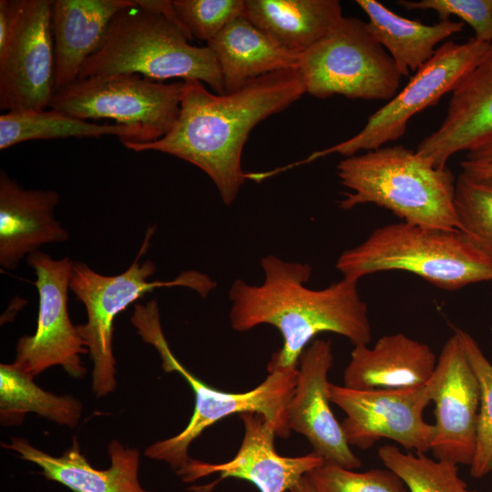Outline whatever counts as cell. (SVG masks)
Instances as JSON below:
<instances>
[{
	"label": "cell",
	"mask_w": 492,
	"mask_h": 492,
	"mask_svg": "<svg viewBox=\"0 0 492 492\" xmlns=\"http://www.w3.org/2000/svg\"><path fill=\"white\" fill-rule=\"evenodd\" d=\"M183 82L179 114L171 129L154 141L124 146L190 162L210 177L222 201L231 205L247 179L241 153L251 131L306 93L302 73L299 68L272 72L222 95L196 79Z\"/></svg>",
	"instance_id": "obj_1"
},
{
	"label": "cell",
	"mask_w": 492,
	"mask_h": 492,
	"mask_svg": "<svg viewBox=\"0 0 492 492\" xmlns=\"http://www.w3.org/2000/svg\"><path fill=\"white\" fill-rule=\"evenodd\" d=\"M261 266L264 273L261 284L251 285L240 279L231 284L230 322L237 332L262 324L278 329L283 343L272 354L267 371L298 367L303 350L323 332L343 335L354 346L369 344L372 327L357 282L343 278L313 290L306 286L312 275L307 263L267 255Z\"/></svg>",
	"instance_id": "obj_2"
},
{
	"label": "cell",
	"mask_w": 492,
	"mask_h": 492,
	"mask_svg": "<svg viewBox=\"0 0 492 492\" xmlns=\"http://www.w3.org/2000/svg\"><path fill=\"white\" fill-rule=\"evenodd\" d=\"M337 175L350 190L339 201L342 210L373 203L406 223L458 231L456 179L446 167H434L415 150L384 146L347 157L338 163Z\"/></svg>",
	"instance_id": "obj_3"
},
{
	"label": "cell",
	"mask_w": 492,
	"mask_h": 492,
	"mask_svg": "<svg viewBox=\"0 0 492 492\" xmlns=\"http://www.w3.org/2000/svg\"><path fill=\"white\" fill-rule=\"evenodd\" d=\"M130 320L142 340L159 354L164 372L179 374L195 395L194 411L187 426L178 435L149 446L146 456L164 461L177 472L189 463V447L205 429L229 415L248 412L264 415L274 425L277 436L286 438L291 435L288 406L296 384L297 367L269 370L265 379L250 391H221L195 376L174 356L162 331L155 300L136 303Z\"/></svg>",
	"instance_id": "obj_4"
},
{
	"label": "cell",
	"mask_w": 492,
	"mask_h": 492,
	"mask_svg": "<svg viewBox=\"0 0 492 492\" xmlns=\"http://www.w3.org/2000/svg\"><path fill=\"white\" fill-rule=\"evenodd\" d=\"M335 268L343 278L357 282L379 272H409L446 291L492 281V259L461 232L405 221L374 230L361 244L342 252Z\"/></svg>",
	"instance_id": "obj_5"
},
{
	"label": "cell",
	"mask_w": 492,
	"mask_h": 492,
	"mask_svg": "<svg viewBox=\"0 0 492 492\" xmlns=\"http://www.w3.org/2000/svg\"><path fill=\"white\" fill-rule=\"evenodd\" d=\"M138 74L153 80L196 79L225 94L220 68L210 46L190 44L164 16L136 6L119 11L78 78Z\"/></svg>",
	"instance_id": "obj_6"
},
{
	"label": "cell",
	"mask_w": 492,
	"mask_h": 492,
	"mask_svg": "<svg viewBox=\"0 0 492 492\" xmlns=\"http://www.w3.org/2000/svg\"><path fill=\"white\" fill-rule=\"evenodd\" d=\"M153 232L154 228L147 231L130 266L117 275H104L83 261L74 262L69 289L87 311V323L77 328L94 364L92 389L97 396L108 395L117 385L112 342L114 320L118 313L157 288L182 286L206 297L217 285L208 275L196 271L181 272L171 281H149L156 266L150 260L140 261V258L149 247Z\"/></svg>",
	"instance_id": "obj_7"
},
{
	"label": "cell",
	"mask_w": 492,
	"mask_h": 492,
	"mask_svg": "<svg viewBox=\"0 0 492 492\" xmlns=\"http://www.w3.org/2000/svg\"><path fill=\"white\" fill-rule=\"evenodd\" d=\"M309 95L325 99L386 100L398 92L402 75L374 39L367 22L343 16L321 40L301 54L299 67Z\"/></svg>",
	"instance_id": "obj_8"
},
{
	"label": "cell",
	"mask_w": 492,
	"mask_h": 492,
	"mask_svg": "<svg viewBox=\"0 0 492 492\" xmlns=\"http://www.w3.org/2000/svg\"><path fill=\"white\" fill-rule=\"evenodd\" d=\"M183 86L138 74L93 76L57 90L48 108L84 120H114L144 132L151 142L175 124Z\"/></svg>",
	"instance_id": "obj_9"
},
{
	"label": "cell",
	"mask_w": 492,
	"mask_h": 492,
	"mask_svg": "<svg viewBox=\"0 0 492 492\" xmlns=\"http://www.w3.org/2000/svg\"><path fill=\"white\" fill-rule=\"evenodd\" d=\"M490 44L474 37L463 44L451 40L436 48L433 56L410 78L405 87L373 113L354 136L330 148L314 151L305 159L284 167L310 163L331 154L345 158L360 150L370 151L401 138L409 120L425 108L436 105L477 65Z\"/></svg>",
	"instance_id": "obj_10"
},
{
	"label": "cell",
	"mask_w": 492,
	"mask_h": 492,
	"mask_svg": "<svg viewBox=\"0 0 492 492\" xmlns=\"http://www.w3.org/2000/svg\"><path fill=\"white\" fill-rule=\"evenodd\" d=\"M11 2V28L0 47V109L43 110L56 93L54 1Z\"/></svg>",
	"instance_id": "obj_11"
},
{
	"label": "cell",
	"mask_w": 492,
	"mask_h": 492,
	"mask_svg": "<svg viewBox=\"0 0 492 492\" xmlns=\"http://www.w3.org/2000/svg\"><path fill=\"white\" fill-rule=\"evenodd\" d=\"M26 261L36 275L37 323L33 335L18 340L12 364L33 379L54 365L62 366L74 378H82L87 369L80 355L88 350L67 311L75 261L68 257L53 259L39 250L28 255Z\"/></svg>",
	"instance_id": "obj_12"
},
{
	"label": "cell",
	"mask_w": 492,
	"mask_h": 492,
	"mask_svg": "<svg viewBox=\"0 0 492 492\" xmlns=\"http://www.w3.org/2000/svg\"><path fill=\"white\" fill-rule=\"evenodd\" d=\"M328 391L330 402L346 415L341 426L349 446L365 450L387 438L406 451L431 450L435 426L424 419V410L432 401L430 381L417 387L374 390L330 383Z\"/></svg>",
	"instance_id": "obj_13"
},
{
	"label": "cell",
	"mask_w": 492,
	"mask_h": 492,
	"mask_svg": "<svg viewBox=\"0 0 492 492\" xmlns=\"http://www.w3.org/2000/svg\"><path fill=\"white\" fill-rule=\"evenodd\" d=\"M435 403V458L471 466L477 446L480 387L456 331L445 343L430 380Z\"/></svg>",
	"instance_id": "obj_14"
},
{
	"label": "cell",
	"mask_w": 492,
	"mask_h": 492,
	"mask_svg": "<svg viewBox=\"0 0 492 492\" xmlns=\"http://www.w3.org/2000/svg\"><path fill=\"white\" fill-rule=\"evenodd\" d=\"M333 364L330 340H313L303 350L288 406V425L302 435L325 462L355 469L362 462L352 451L330 406L328 374Z\"/></svg>",
	"instance_id": "obj_15"
},
{
	"label": "cell",
	"mask_w": 492,
	"mask_h": 492,
	"mask_svg": "<svg viewBox=\"0 0 492 492\" xmlns=\"http://www.w3.org/2000/svg\"><path fill=\"white\" fill-rule=\"evenodd\" d=\"M244 435L235 456L220 464L206 463L190 458L176 473L185 482H192L219 473V480L236 477L254 484L261 492H285L302 477L324 463L315 452L300 456H283L274 447V425L258 413L240 415Z\"/></svg>",
	"instance_id": "obj_16"
},
{
	"label": "cell",
	"mask_w": 492,
	"mask_h": 492,
	"mask_svg": "<svg viewBox=\"0 0 492 492\" xmlns=\"http://www.w3.org/2000/svg\"><path fill=\"white\" fill-rule=\"evenodd\" d=\"M492 137V43L477 65L452 91L446 115L439 128L423 138L415 151L434 167L468 151Z\"/></svg>",
	"instance_id": "obj_17"
},
{
	"label": "cell",
	"mask_w": 492,
	"mask_h": 492,
	"mask_svg": "<svg viewBox=\"0 0 492 492\" xmlns=\"http://www.w3.org/2000/svg\"><path fill=\"white\" fill-rule=\"evenodd\" d=\"M59 202L52 190L23 188L5 170L0 172V266L15 270L41 246L63 242L69 233L54 214Z\"/></svg>",
	"instance_id": "obj_18"
},
{
	"label": "cell",
	"mask_w": 492,
	"mask_h": 492,
	"mask_svg": "<svg viewBox=\"0 0 492 492\" xmlns=\"http://www.w3.org/2000/svg\"><path fill=\"white\" fill-rule=\"evenodd\" d=\"M437 357L424 343L403 333L384 335L373 347L355 345L343 372V385L357 390L399 389L426 384Z\"/></svg>",
	"instance_id": "obj_19"
},
{
	"label": "cell",
	"mask_w": 492,
	"mask_h": 492,
	"mask_svg": "<svg viewBox=\"0 0 492 492\" xmlns=\"http://www.w3.org/2000/svg\"><path fill=\"white\" fill-rule=\"evenodd\" d=\"M3 446L35 463L46 478L74 492H148L138 478V449L125 446L117 440L108 445L110 466L105 470L96 469L88 463L76 438L61 456L45 453L23 437H11L10 443Z\"/></svg>",
	"instance_id": "obj_20"
},
{
	"label": "cell",
	"mask_w": 492,
	"mask_h": 492,
	"mask_svg": "<svg viewBox=\"0 0 492 492\" xmlns=\"http://www.w3.org/2000/svg\"><path fill=\"white\" fill-rule=\"evenodd\" d=\"M136 5V0L53 2L56 92L78 79L85 61L101 46L114 16Z\"/></svg>",
	"instance_id": "obj_21"
},
{
	"label": "cell",
	"mask_w": 492,
	"mask_h": 492,
	"mask_svg": "<svg viewBox=\"0 0 492 492\" xmlns=\"http://www.w3.org/2000/svg\"><path fill=\"white\" fill-rule=\"evenodd\" d=\"M207 44L219 63L225 94L261 76L299 67L301 55L282 47L244 15Z\"/></svg>",
	"instance_id": "obj_22"
},
{
	"label": "cell",
	"mask_w": 492,
	"mask_h": 492,
	"mask_svg": "<svg viewBox=\"0 0 492 492\" xmlns=\"http://www.w3.org/2000/svg\"><path fill=\"white\" fill-rule=\"evenodd\" d=\"M243 15L284 49L302 54L343 18L337 0H244Z\"/></svg>",
	"instance_id": "obj_23"
},
{
	"label": "cell",
	"mask_w": 492,
	"mask_h": 492,
	"mask_svg": "<svg viewBox=\"0 0 492 492\" xmlns=\"http://www.w3.org/2000/svg\"><path fill=\"white\" fill-rule=\"evenodd\" d=\"M368 17L374 39L388 52L402 77L416 72L435 54L436 45L463 31L465 24L442 20L425 25L398 15L375 0H356Z\"/></svg>",
	"instance_id": "obj_24"
},
{
	"label": "cell",
	"mask_w": 492,
	"mask_h": 492,
	"mask_svg": "<svg viewBox=\"0 0 492 492\" xmlns=\"http://www.w3.org/2000/svg\"><path fill=\"white\" fill-rule=\"evenodd\" d=\"M116 136L126 143L149 142L136 128L118 123L98 124L74 118L56 109L5 112L0 116V149L34 139L100 138Z\"/></svg>",
	"instance_id": "obj_25"
},
{
	"label": "cell",
	"mask_w": 492,
	"mask_h": 492,
	"mask_svg": "<svg viewBox=\"0 0 492 492\" xmlns=\"http://www.w3.org/2000/svg\"><path fill=\"white\" fill-rule=\"evenodd\" d=\"M33 412L61 425L75 427L82 405L70 395H56L38 387L12 364L0 365V416L2 425L22 422Z\"/></svg>",
	"instance_id": "obj_26"
},
{
	"label": "cell",
	"mask_w": 492,
	"mask_h": 492,
	"mask_svg": "<svg viewBox=\"0 0 492 492\" xmlns=\"http://www.w3.org/2000/svg\"><path fill=\"white\" fill-rule=\"evenodd\" d=\"M377 455L409 492H479L468 488L458 466L451 462L430 458L425 453L403 452L394 445L381 446Z\"/></svg>",
	"instance_id": "obj_27"
},
{
	"label": "cell",
	"mask_w": 492,
	"mask_h": 492,
	"mask_svg": "<svg viewBox=\"0 0 492 492\" xmlns=\"http://www.w3.org/2000/svg\"><path fill=\"white\" fill-rule=\"evenodd\" d=\"M458 231L492 259V180L461 172L456 179Z\"/></svg>",
	"instance_id": "obj_28"
},
{
	"label": "cell",
	"mask_w": 492,
	"mask_h": 492,
	"mask_svg": "<svg viewBox=\"0 0 492 492\" xmlns=\"http://www.w3.org/2000/svg\"><path fill=\"white\" fill-rule=\"evenodd\" d=\"M456 331L480 387L477 446L470 475L481 478L492 472V364L469 333L459 329Z\"/></svg>",
	"instance_id": "obj_29"
},
{
	"label": "cell",
	"mask_w": 492,
	"mask_h": 492,
	"mask_svg": "<svg viewBox=\"0 0 492 492\" xmlns=\"http://www.w3.org/2000/svg\"><path fill=\"white\" fill-rule=\"evenodd\" d=\"M306 476L316 492H409L402 479L386 467L355 472L324 461Z\"/></svg>",
	"instance_id": "obj_30"
},
{
	"label": "cell",
	"mask_w": 492,
	"mask_h": 492,
	"mask_svg": "<svg viewBox=\"0 0 492 492\" xmlns=\"http://www.w3.org/2000/svg\"><path fill=\"white\" fill-rule=\"evenodd\" d=\"M181 22L191 35L209 43L226 26L243 15L244 0H172Z\"/></svg>",
	"instance_id": "obj_31"
},
{
	"label": "cell",
	"mask_w": 492,
	"mask_h": 492,
	"mask_svg": "<svg viewBox=\"0 0 492 492\" xmlns=\"http://www.w3.org/2000/svg\"><path fill=\"white\" fill-rule=\"evenodd\" d=\"M397 4L410 11H435L440 21L456 16L471 26L476 40L492 43V0H399Z\"/></svg>",
	"instance_id": "obj_32"
},
{
	"label": "cell",
	"mask_w": 492,
	"mask_h": 492,
	"mask_svg": "<svg viewBox=\"0 0 492 492\" xmlns=\"http://www.w3.org/2000/svg\"><path fill=\"white\" fill-rule=\"evenodd\" d=\"M138 7L164 16L177 28H179L184 36L191 41L193 38L189 33L180 18L179 17L176 9L170 0H136Z\"/></svg>",
	"instance_id": "obj_33"
},
{
	"label": "cell",
	"mask_w": 492,
	"mask_h": 492,
	"mask_svg": "<svg viewBox=\"0 0 492 492\" xmlns=\"http://www.w3.org/2000/svg\"><path fill=\"white\" fill-rule=\"evenodd\" d=\"M466 161L477 164H492V137L466 151Z\"/></svg>",
	"instance_id": "obj_34"
},
{
	"label": "cell",
	"mask_w": 492,
	"mask_h": 492,
	"mask_svg": "<svg viewBox=\"0 0 492 492\" xmlns=\"http://www.w3.org/2000/svg\"><path fill=\"white\" fill-rule=\"evenodd\" d=\"M461 167L462 171L466 174L492 180V164H477L464 160Z\"/></svg>",
	"instance_id": "obj_35"
},
{
	"label": "cell",
	"mask_w": 492,
	"mask_h": 492,
	"mask_svg": "<svg viewBox=\"0 0 492 492\" xmlns=\"http://www.w3.org/2000/svg\"><path fill=\"white\" fill-rule=\"evenodd\" d=\"M290 492H316L308 477H302L290 490Z\"/></svg>",
	"instance_id": "obj_36"
}]
</instances>
